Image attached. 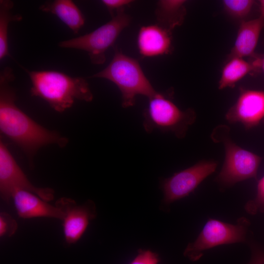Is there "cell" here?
Segmentation results:
<instances>
[{"mask_svg": "<svg viewBox=\"0 0 264 264\" xmlns=\"http://www.w3.org/2000/svg\"><path fill=\"white\" fill-rule=\"evenodd\" d=\"M255 1L252 0H224L223 7L231 16L242 20L250 13Z\"/></svg>", "mask_w": 264, "mask_h": 264, "instance_id": "obj_19", "label": "cell"}, {"mask_svg": "<svg viewBox=\"0 0 264 264\" xmlns=\"http://www.w3.org/2000/svg\"><path fill=\"white\" fill-rule=\"evenodd\" d=\"M15 77L9 67L0 72V133L20 147L30 160L44 146L55 144L65 147L68 138L37 123L16 105V92L10 85Z\"/></svg>", "mask_w": 264, "mask_h": 264, "instance_id": "obj_1", "label": "cell"}, {"mask_svg": "<svg viewBox=\"0 0 264 264\" xmlns=\"http://www.w3.org/2000/svg\"><path fill=\"white\" fill-rule=\"evenodd\" d=\"M18 228V223L12 216L6 212L0 214V236L9 237L13 236Z\"/></svg>", "mask_w": 264, "mask_h": 264, "instance_id": "obj_21", "label": "cell"}, {"mask_svg": "<svg viewBox=\"0 0 264 264\" xmlns=\"http://www.w3.org/2000/svg\"><path fill=\"white\" fill-rule=\"evenodd\" d=\"M225 156L217 178L220 183L230 186L257 175L261 158L236 145L229 139L224 141Z\"/></svg>", "mask_w": 264, "mask_h": 264, "instance_id": "obj_8", "label": "cell"}, {"mask_svg": "<svg viewBox=\"0 0 264 264\" xmlns=\"http://www.w3.org/2000/svg\"><path fill=\"white\" fill-rule=\"evenodd\" d=\"M250 264H264V253L260 250H255Z\"/></svg>", "mask_w": 264, "mask_h": 264, "instance_id": "obj_24", "label": "cell"}, {"mask_svg": "<svg viewBox=\"0 0 264 264\" xmlns=\"http://www.w3.org/2000/svg\"><path fill=\"white\" fill-rule=\"evenodd\" d=\"M249 223L247 219L243 217L234 224L210 219L196 240L187 245L184 255L190 260L196 261L206 250L223 244L243 242Z\"/></svg>", "mask_w": 264, "mask_h": 264, "instance_id": "obj_6", "label": "cell"}, {"mask_svg": "<svg viewBox=\"0 0 264 264\" xmlns=\"http://www.w3.org/2000/svg\"><path fill=\"white\" fill-rule=\"evenodd\" d=\"M158 256L149 250H140L138 253L130 264H158Z\"/></svg>", "mask_w": 264, "mask_h": 264, "instance_id": "obj_22", "label": "cell"}, {"mask_svg": "<svg viewBox=\"0 0 264 264\" xmlns=\"http://www.w3.org/2000/svg\"><path fill=\"white\" fill-rule=\"evenodd\" d=\"M26 71L32 84L31 95L44 100L57 112L70 108L76 100L87 102L93 100L89 85L83 77L55 70Z\"/></svg>", "mask_w": 264, "mask_h": 264, "instance_id": "obj_2", "label": "cell"}, {"mask_svg": "<svg viewBox=\"0 0 264 264\" xmlns=\"http://www.w3.org/2000/svg\"><path fill=\"white\" fill-rule=\"evenodd\" d=\"M14 3L9 0H0V60L10 56L8 42V29L11 22H19L22 19L19 14L12 11Z\"/></svg>", "mask_w": 264, "mask_h": 264, "instance_id": "obj_18", "label": "cell"}, {"mask_svg": "<svg viewBox=\"0 0 264 264\" xmlns=\"http://www.w3.org/2000/svg\"><path fill=\"white\" fill-rule=\"evenodd\" d=\"M55 205L63 213V229L66 242L71 244L77 242L86 231L89 221L96 216L94 203L88 200L78 205L70 198H62Z\"/></svg>", "mask_w": 264, "mask_h": 264, "instance_id": "obj_10", "label": "cell"}, {"mask_svg": "<svg viewBox=\"0 0 264 264\" xmlns=\"http://www.w3.org/2000/svg\"><path fill=\"white\" fill-rule=\"evenodd\" d=\"M12 199L21 218L46 217L63 220L64 214L58 207L50 204L32 192L17 190L13 193Z\"/></svg>", "mask_w": 264, "mask_h": 264, "instance_id": "obj_13", "label": "cell"}, {"mask_svg": "<svg viewBox=\"0 0 264 264\" xmlns=\"http://www.w3.org/2000/svg\"><path fill=\"white\" fill-rule=\"evenodd\" d=\"M184 0H161L157 3L155 15L158 24L171 30L181 24L186 14Z\"/></svg>", "mask_w": 264, "mask_h": 264, "instance_id": "obj_16", "label": "cell"}, {"mask_svg": "<svg viewBox=\"0 0 264 264\" xmlns=\"http://www.w3.org/2000/svg\"><path fill=\"white\" fill-rule=\"evenodd\" d=\"M90 77L103 78L114 83L121 93V104L124 108L134 105L138 95L150 98L157 92L145 75L137 60L117 48L115 49L109 65Z\"/></svg>", "mask_w": 264, "mask_h": 264, "instance_id": "obj_3", "label": "cell"}, {"mask_svg": "<svg viewBox=\"0 0 264 264\" xmlns=\"http://www.w3.org/2000/svg\"><path fill=\"white\" fill-rule=\"evenodd\" d=\"M264 22L260 17L249 21H242L230 57L243 58L253 55Z\"/></svg>", "mask_w": 264, "mask_h": 264, "instance_id": "obj_14", "label": "cell"}, {"mask_svg": "<svg viewBox=\"0 0 264 264\" xmlns=\"http://www.w3.org/2000/svg\"><path fill=\"white\" fill-rule=\"evenodd\" d=\"M137 46L144 57L168 54L172 47L171 30L158 24L142 26L137 34Z\"/></svg>", "mask_w": 264, "mask_h": 264, "instance_id": "obj_12", "label": "cell"}, {"mask_svg": "<svg viewBox=\"0 0 264 264\" xmlns=\"http://www.w3.org/2000/svg\"><path fill=\"white\" fill-rule=\"evenodd\" d=\"M17 190L32 192L46 201L54 198V191L50 188L38 187L32 184L18 165L7 145L0 140V194L8 202Z\"/></svg>", "mask_w": 264, "mask_h": 264, "instance_id": "obj_7", "label": "cell"}, {"mask_svg": "<svg viewBox=\"0 0 264 264\" xmlns=\"http://www.w3.org/2000/svg\"><path fill=\"white\" fill-rule=\"evenodd\" d=\"M254 61L258 67L262 68L264 71V55L261 57H257Z\"/></svg>", "mask_w": 264, "mask_h": 264, "instance_id": "obj_25", "label": "cell"}, {"mask_svg": "<svg viewBox=\"0 0 264 264\" xmlns=\"http://www.w3.org/2000/svg\"><path fill=\"white\" fill-rule=\"evenodd\" d=\"M257 68L254 61L250 62L242 58L230 57L222 69L219 88L234 87L238 81Z\"/></svg>", "mask_w": 264, "mask_h": 264, "instance_id": "obj_17", "label": "cell"}, {"mask_svg": "<svg viewBox=\"0 0 264 264\" xmlns=\"http://www.w3.org/2000/svg\"><path fill=\"white\" fill-rule=\"evenodd\" d=\"M245 208L247 212L251 214L264 211V176L258 182L255 198L248 201Z\"/></svg>", "mask_w": 264, "mask_h": 264, "instance_id": "obj_20", "label": "cell"}, {"mask_svg": "<svg viewBox=\"0 0 264 264\" xmlns=\"http://www.w3.org/2000/svg\"><path fill=\"white\" fill-rule=\"evenodd\" d=\"M131 17L125 8L116 11L111 19L92 32L69 40L61 41L62 48L81 50L87 52L91 62L102 65L106 59V52L114 44L122 30L129 25Z\"/></svg>", "mask_w": 264, "mask_h": 264, "instance_id": "obj_5", "label": "cell"}, {"mask_svg": "<svg viewBox=\"0 0 264 264\" xmlns=\"http://www.w3.org/2000/svg\"><path fill=\"white\" fill-rule=\"evenodd\" d=\"M40 10L57 16L74 34L84 26L85 18L80 9L71 0L45 1L39 7Z\"/></svg>", "mask_w": 264, "mask_h": 264, "instance_id": "obj_15", "label": "cell"}, {"mask_svg": "<svg viewBox=\"0 0 264 264\" xmlns=\"http://www.w3.org/2000/svg\"><path fill=\"white\" fill-rule=\"evenodd\" d=\"M132 2L131 0H103L101 2L107 7L110 13L113 15L114 11H117L123 8H125L126 5Z\"/></svg>", "mask_w": 264, "mask_h": 264, "instance_id": "obj_23", "label": "cell"}, {"mask_svg": "<svg viewBox=\"0 0 264 264\" xmlns=\"http://www.w3.org/2000/svg\"><path fill=\"white\" fill-rule=\"evenodd\" d=\"M225 118L230 123H242L246 129L257 125L264 118V91L241 88Z\"/></svg>", "mask_w": 264, "mask_h": 264, "instance_id": "obj_11", "label": "cell"}, {"mask_svg": "<svg viewBox=\"0 0 264 264\" xmlns=\"http://www.w3.org/2000/svg\"><path fill=\"white\" fill-rule=\"evenodd\" d=\"M217 163L201 160L165 178L161 183L163 202L170 204L188 196L216 170Z\"/></svg>", "mask_w": 264, "mask_h": 264, "instance_id": "obj_9", "label": "cell"}, {"mask_svg": "<svg viewBox=\"0 0 264 264\" xmlns=\"http://www.w3.org/2000/svg\"><path fill=\"white\" fill-rule=\"evenodd\" d=\"M260 8L261 10V16H260L264 22V0L259 1Z\"/></svg>", "mask_w": 264, "mask_h": 264, "instance_id": "obj_26", "label": "cell"}, {"mask_svg": "<svg viewBox=\"0 0 264 264\" xmlns=\"http://www.w3.org/2000/svg\"><path fill=\"white\" fill-rule=\"evenodd\" d=\"M148 99L143 113L145 131L172 132L177 137L183 138L189 126L195 120L194 111L191 109L181 110L166 94L159 92Z\"/></svg>", "mask_w": 264, "mask_h": 264, "instance_id": "obj_4", "label": "cell"}]
</instances>
